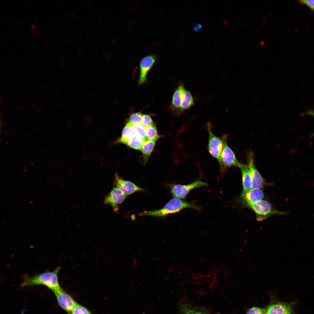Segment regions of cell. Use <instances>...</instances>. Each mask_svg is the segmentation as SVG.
Wrapping results in <instances>:
<instances>
[{
	"label": "cell",
	"mask_w": 314,
	"mask_h": 314,
	"mask_svg": "<svg viewBox=\"0 0 314 314\" xmlns=\"http://www.w3.org/2000/svg\"><path fill=\"white\" fill-rule=\"evenodd\" d=\"M60 269V267H58L52 271L45 272L32 276H24L21 286L43 285L48 287L55 294L62 290L58 278Z\"/></svg>",
	"instance_id": "cell-1"
},
{
	"label": "cell",
	"mask_w": 314,
	"mask_h": 314,
	"mask_svg": "<svg viewBox=\"0 0 314 314\" xmlns=\"http://www.w3.org/2000/svg\"><path fill=\"white\" fill-rule=\"evenodd\" d=\"M187 208L197 210L200 209L199 207L180 199L174 197L170 200L162 208L154 210L144 211L140 213L139 215L162 217L179 212L181 210Z\"/></svg>",
	"instance_id": "cell-2"
},
{
	"label": "cell",
	"mask_w": 314,
	"mask_h": 314,
	"mask_svg": "<svg viewBox=\"0 0 314 314\" xmlns=\"http://www.w3.org/2000/svg\"><path fill=\"white\" fill-rule=\"evenodd\" d=\"M227 137V135H225L223 148L218 162L220 171L222 173H225L231 167L240 168L242 165L238 160L234 152L228 145Z\"/></svg>",
	"instance_id": "cell-3"
},
{
	"label": "cell",
	"mask_w": 314,
	"mask_h": 314,
	"mask_svg": "<svg viewBox=\"0 0 314 314\" xmlns=\"http://www.w3.org/2000/svg\"><path fill=\"white\" fill-rule=\"evenodd\" d=\"M207 129L209 136L208 150L211 155L218 162L223 148L225 135L221 137L216 136L212 131L210 123L207 124Z\"/></svg>",
	"instance_id": "cell-4"
},
{
	"label": "cell",
	"mask_w": 314,
	"mask_h": 314,
	"mask_svg": "<svg viewBox=\"0 0 314 314\" xmlns=\"http://www.w3.org/2000/svg\"><path fill=\"white\" fill-rule=\"evenodd\" d=\"M250 207L256 213V219L259 221H262L273 215L286 213L274 209L269 202L263 200L252 204Z\"/></svg>",
	"instance_id": "cell-5"
},
{
	"label": "cell",
	"mask_w": 314,
	"mask_h": 314,
	"mask_svg": "<svg viewBox=\"0 0 314 314\" xmlns=\"http://www.w3.org/2000/svg\"><path fill=\"white\" fill-rule=\"evenodd\" d=\"M207 185L206 183L197 180L188 185H172L170 186V191L174 197L183 199L192 190L197 188L206 186Z\"/></svg>",
	"instance_id": "cell-6"
},
{
	"label": "cell",
	"mask_w": 314,
	"mask_h": 314,
	"mask_svg": "<svg viewBox=\"0 0 314 314\" xmlns=\"http://www.w3.org/2000/svg\"><path fill=\"white\" fill-rule=\"evenodd\" d=\"M119 188L116 186L114 187L106 197L104 201L105 204L110 205L114 211L118 212L119 205L127 197Z\"/></svg>",
	"instance_id": "cell-7"
},
{
	"label": "cell",
	"mask_w": 314,
	"mask_h": 314,
	"mask_svg": "<svg viewBox=\"0 0 314 314\" xmlns=\"http://www.w3.org/2000/svg\"><path fill=\"white\" fill-rule=\"evenodd\" d=\"M247 165L253 182L252 188H261L263 187L264 180L256 167L254 162V154L251 151L247 152Z\"/></svg>",
	"instance_id": "cell-8"
},
{
	"label": "cell",
	"mask_w": 314,
	"mask_h": 314,
	"mask_svg": "<svg viewBox=\"0 0 314 314\" xmlns=\"http://www.w3.org/2000/svg\"><path fill=\"white\" fill-rule=\"evenodd\" d=\"M263 197L262 190L259 188H252L247 191H243L240 197L242 203L250 207L252 204L262 200Z\"/></svg>",
	"instance_id": "cell-9"
},
{
	"label": "cell",
	"mask_w": 314,
	"mask_h": 314,
	"mask_svg": "<svg viewBox=\"0 0 314 314\" xmlns=\"http://www.w3.org/2000/svg\"><path fill=\"white\" fill-rule=\"evenodd\" d=\"M156 59V56L150 55L143 58L140 64V76L138 82L140 84L145 83L147 80L148 72L152 67Z\"/></svg>",
	"instance_id": "cell-10"
},
{
	"label": "cell",
	"mask_w": 314,
	"mask_h": 314,
	"mask_svg": "<svg viewBox=\"0 0 314 314\" xmlns=\"http://www.w3.org/2000/svg\"><path fill=\"white\" fill-rule=\"evenodd\" d=\"M114 179L116 186L127 195L138 191H145L133 183L123 179L117 173L115 174Z\"/></svg>",
	"instance_id": "cell-11"
},
{
	"label": "cell",
	"mask_w": 314,
	"mask_h": 314,
	"mask_svg": "<svg viewBox=\"0 0 314 314\" xmlns=\"http://www.w3.org/2000/svg\"><path fill=\"white\" fill-rule=\"evenodd\" d=\"M185 89L183 84L181 83L173 94L170 109L172 113L175 115L179 116L183 113L181 108V104Z\"/></svg>",
	"instance_id": "cell-12"
},
{
	"label": "cell",
	"mask_w": 314,
	"mask_h": 314,
	"mask_svg": "<svg viewBox=\"0 0 314 314\" xmlns=\"http://www.w3.org/2000/svg\"><path fill=\"white\" fill-rule=\"evenodd\" d=\"M55 295L59 305L67 312H72L77 304L69 295L62 290Z\"/></svg>",
	"instance_id": "cell-13"
},
{
	"label": "cell",
	"mask_w": 314,
	"mask_h": 314,
	"mask_svg": "<svg viewBox=\"0 0 314 314\" xmlns=\"http://www.w3.org/2000/svg\"><path fill=\"white\" fill-rule=\"evenodd\" d=\"M178 309L179 314H209L205 309L194 306L185 299L179 301Z\"/></svg>",
	"instance_id": "cell-14"
},
{
	"label": "cell",
	"mask_w": 314,
	"mask_h": 314,
	"mask_svg": "<svg viewBox=\"0 0 314 314\" xmlns=\"http://www.w3.org/2000/svg\"><path fill=\"white\" fill-rule=\"evenodd\" d=\"M294 304L277 302L269 306L266 314H292Z\"/></svg>",
	"instance_id": "cell-15"
},
{
	"label": "cell",
	"mask_w": 314,
	"mask_h": 314,
	"mask_svg": "<svg viewBox=\"0 0 314 314\" xmlns=\"http://www.w3.org/2000/svg\"><path fill=\"white\" fill-rule=\"evenodd\" d=\"M137 135L132 126L127 123L123 129L121 137L115 142L116 143H122L126 145L130 141Z\"/></svg>",
	"instance_id": "cell-16"
},
{
	"label": "cell",
	"mask_w": 314,
	"mask_h": 314,
	"mask_svg": "<svg viewBox=\"0 0 314 314\" xmlns=\"http://www.w3.org/2000/svg\"><path fill=\"white\" fill-rule=\"evenodd\" d=\"M240 168L242 174L243 191L251 189L253 187L252 181L247 165L242 164Z\"/></svg>",
	"instance_id": "cell-17"
},
{
	"label": "cell",
	"mask_w": 314,
	"mask_h": 314,
	"mask_svg": "<svg viewBox=\"0 0 314 314\" xmlns=\"http://www.w3.org/2000/svg\"><path fill=\"white\" fill-rule=\"evenodd\" d=\"M194 103L193 97L191 93L185 89L183 94L181 108L183 112L190 109Z\"/></svg>",
	"instance_id": "cell-18"
},
{
	"label": "cell",
	"mask_w": 314,
	"mask_h": 314,
	"mask_svg": "<svg viewBox=\"0 0 314 314\" xmlns=\"http://www.w3.org/2000/svg\"><path fill=\"white\" fill-rule=\"evenodd\" d=\"M157 140L155 139L147 140L144 142L140 151L142 152L144 158L146 162L150 156L155 145Z\"/></svg>",
	"instance_id": "cell-19"
},
{
	"label": "cell",
	"mask_w": 314,
	"mask_h": 314,
	"mask_svg": "<svg viewBox=\"0 0 314 314\" xmlns=\"http://www.w3.org/2000/svg\"><path fill=\"white\" fill-rule=\"evenodd\" d=\"M147 140H158L160 137L158 134L156 127L154 125L145 128Z\"/></svg>",
	"instance_id": "cell-20"
},
{
	"label": "cell",
	"mask_w": 314,
	"mask_h": 314,
	"mask_svg": "<svg viewBox=\"0 0 314 314\" xmlns=\"http://www.w3.org/2000/svg\"><path fill=\"white\" fill-rule=\"evenodd\" d=\"M144 142L143 139L137 135L130 141L126 145L133 149L140 150Z\"/></svg>",
	"instance_id": "cell-21"
},
{
	"label": "cell",
	"mask_w": 314,
	"mask_h": 314,
	"mask_svg": "<svg viewBox=\"0 0 314 314\" xmlns=\"http://www.w3.org/2000/svg\"><path fill=\"white\" fill-rule=\"evenodd\" d=\"M143 115L139 112L133 113L129 117L127 123L132 126L141 124Z\"/></svg>",
	"instance_id": "cell-22"
},
{
	"label": "cell",
	"mask_w": 314,
	"mask_h": 314,
	"mask_svg": "<svg viewBox=\"0 0 314 314\" xmlns=\"http://www.w3.org/2000/svg\"><path fill=\"white\" fill-rule=\"evenodd\" d=\"M137 135L144 141L147 140V138L145 128L141 124H135L132 125Z\"/></svg>",
	"instance_id": "cell-23"
},
{
	"label": "cell",
	"mask_w": 314,
	"mask_h": 314,
	"mask_svg": "<svg viewBox=\"0 0 314 314\" xmlns=\"http://www.w3.org/2000/svg\"><path fill=\"white\" fill-rule=\"evenodd\" d=\"M72 312V314H91L85 308L78 304L74 307Z\"/></svg>",
	"instance_id": "cell-24"
},
{
	"label": "cell",
	"mask_w": 314,
	"mask_h": 314,
	"mask_svg": "<svg viewBox=\"0 0 314 314\" xmlns=\"http://www.w3.org/2000/svg\"><path fill=\"white\" fill-rule=\"evenodd\" d=\"M141 124L145 128L154 125L153 121L151 117L149 115L146 114L143 115Z\"/></svg>",
	"instance_id": "cell-25"
},
{
	"label": "cell",
	"mask_w": 314,
	"mask_h": 314,
	"mask_svg": "<svg viewBox=\"0 0 314 314\" xmlns=\"http://www.w3.org/2000/svg\"><path fill=\"white\" fill-rule=\"evenodd\" d=\"M266 311L264 309L257 307H254L249 308L246 314H265Z\"/></svg>",
	"instance_id": "cell-26"
},
{
	"label": "cell",
	"mask_w": 314,
	"mask_h": 314,
	"mask_svg": "<svg viewBox=\"0 0 314 314\" xmlns=\"http://www.w3.org/2000/svg\"><path fill=\"white\" fill-rule=\"evenodd\" d=\"M299 2L307 5L311 9L314 10V0H301Z\"/></svg>",
	"instance_id": "cell-27"
},
{
	"label": "cell",
	"mask_w": 314,
	"mask_h": 314,
	"mask_svg": "<svg viewBox=\"0 0 314 314\" xmlns=\"http://www.w3.org/2000/svg\"><path fill=\"white\" fill-rule=\"evenodd\" d=\"M303 114L311 115L314 117V110H308L303 113ZM313 136H314V132L311 135L310 138H312Z\"/></svg>",
	"instance_id": "cell-28"
},
{
	"label": "cell",
	"mask_w": 314,
	"mask_h": 314,
	"mask_svg": "<svg viewBox=\"0 0 314 314\" xmlns=\"http://www.w3.org/2000/svg\"><path fill=\"white\" fill-rule=\"evenodd\" d=\"M202 28V25L199 23L195 24L193 27V29L195 31H197Z\"/></svg>",
	"instance_id": "cell-29"
},
{
	"label": "cell",
	"mask_w": 314,
	"mask_h": 314,
	"mask_svg": "<svg viewBox=\"0 0 314 314\" xmlns=\"http://www.w3.org/2000/svg\"><path fill=\"white\" fill-rule=\"evenodd\" d=\"M30 47H31V48H33L31 46H30Z\"/></svg>",
	"instance_id": "cell-30"
},
{
	"label": "cell",
	"mask_w": 314,
	"mask_h": 314,
	"mask_svg": "<svg viewBox=\"0 0 314 314\" xmlns=\"http://www.w3.org/2000/svg\"><path fill=\"white\" fill-rule=\"evenodd\" d=\"M72 314V313H71V314Z\"/></svg>",
	"instance_id": "cell-31"
},
{
	"label": "cell",
	"mask_w": 314,
	"mask_h": 314,
	"mask_svg": "<svg viewBox=\"0 0 314 314\" xmlns=\"http://www.w3.org/2000/svg\"><path fill=\"white\" fill-rule=\"evenodd\" d=\"M265 314H266V313H265Z\"/></svg>",
	"instance_id": "cell-32"
}]
</instances>
